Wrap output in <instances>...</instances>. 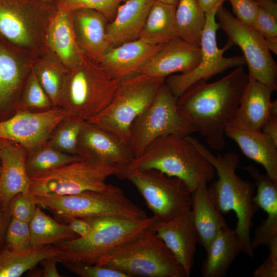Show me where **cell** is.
<instances>
[{"label":"cell","mask_w":277,"mask_h":277,"mask_svg":"<svg viewBox=\"0 0 277 277\" xmlns=\"http://www.w3.org/2000/svg\"><path fill=\"white\" fill-rule=\"evenodd\" d=\"M248 80L243 66H238L216 82H196L177 98L180 112L212 148L225 146V130L234 120Z\"/></svg>","instance_id":"1"},{"label":"cell","mask_w":277,"mask_h":277,"mask_svg":"<svg viewBox=\"0 0 277 277\" xmlns=\"http://www.w3.org/2000/svg\"><path fill=\"white\" fill-rule=\"evenodd\" d=\"M188 137L216 171L217 180L208 188L213 205L223 214L231 211L234 212L237 219L235 230L240 240L242 252L253 257L250 231L258 208L252 202L255 188L253 183L242 179L236 173L240 156L233 152L214 155L196 138L190 135Z\"/></svg>","instance_id":"2"},{"label":"cell","mask_w":277,"mask_h":277,"mask_svg":"<svg viewBox=\"0 0 277 277\" xmlns=\"http://www.w3.org/2000/svg\"><path fill=\"white\" fill-rule=\"evenodd\" d=\"M132 169L159 170L184 182L192 192L202 183L211 181L215 169L187 136L159 137L127 166Z\"/></svg>","instance_id":"3"},{"label":"cell","mask_w":277,"mask_h":277,"mask_svg":"<svg viewBox=\"0 0 277 277\" xmlns=\"http://www.w3.org/2000/svg\"><path fill=\"white\" fill-rule=\"evenodd\" d=\"M55 1L0 0V35L32 62L47 49L46 36Z\"/></svg>","instance_id":"4"},{"label":"cell","mask_w":277,"mask_h":277,"mask_svg":"<svg viewBox=\"0 0 277 277\" xmlns=\"http://www.w3.org/2000/svg\"><path fill=\"white\" fill-rule=\"evenodd\" d=\"M95 265L119 270L129 277H187L172 252L149 227L115 247Z\"/></svg>","instance_id":"5"},{"label":"cell","mask_w":277,"mask_h":277,"mask_svg":"<svg viewBox=\"0 0 277 277\" xmlns=\"http://www.w3.org/2000/svg\"><path fill=\"white\" fill-rule=\"evenodd\" d=\"M33 197L37 206L48 210L56 219L138 221L148 217L143 209L125 195L121 188L113 185L104 191L86 190L72 194Z\"/></svg>","instance_id":"6"},{"label":"cell","mask_w":277,"mask_h":277,"mask_svg":"<svg viewBox=\"0 0 277 277\" xmlns=\"http://www.w3.org/2000/svg\"><path fill=\"white\" fill-rule=\"evenodd\" d=\"M120 81L83 53L80 63L68 70L58 107L86 121L109 104Z\"/></svg>","instance_id":"7"},{"label":"cell","mask_w":277,"mask_h":277,"mask_svg":"<svg viewBox=\"0 0 277 277\" xmlns=\"http://www.w3.org/2000/svg\"><path fill=\"white\" fill-rule=\"evenodd\" d=\"M164 81L140 73L122 79L109 104L86 122L112 133L128 145L131 125L151 104Z\"/></svg>","instance_id":"8"},{"label":"cell","mask_w":277,"mask_h":277,"mask_svg":"<svg viewBox=\"0 0 277 277\" xmlns=\"http://www.w3.org/2000/svg\"><path fill=\"white\" fill-rule=\"evenodd\" d=\"M94 228L87 237L55 245L61 263L95 265L103 256L120 245L148 229L155 220L148 217L138 221L121 219L92 220Z\"/></svg>","instance_id":"9"},{"label":"cell","mask_w":277,"mask_h":277,"mask_svg":"<svg viewBox=\"0 0 277 277\" xmlns=\"http://www.w3.org/2000/svg\"><path fill=\"white\" fill-rule=\"evenodd\" d=\"M116 167L118 171L115 175L136 188L155 221L168 222L191 209V192L180 179L155 169Z\"/></svg>","instance_id":"10"},{"label":"cell","mask_w":277,"mask_h":277,"mask_svg":"<svg viewBox=\"0 0 277 277\" xmlns=\"http://www.w3.org/2000/svg\"><path fill=\"white\" fill-rule=\"evenodd\" d=\"M118 171L115 166L80 158L29 179V191L33 196L104 191L112 186L106 179Z\"/></svg>","instance_id":"11"},{"label":"cell","mask_w":277,"mask_h":277,"mask_svg":"<svg viewBox=\"0 0 277 277\" xmlns=\"http://www.w3.org/2000/svg\"><path fill=\"white\" fill-rule=\"evenodd\" d=\"M177 99L164 81L151 104L133 122L128 145L134 157L159 137L170 134L185 136L195 132L179 111Z\"/></svg>","instance_id":"12"},{"label":"cell","mask_w":277,"mask_h":277,"mask_svg":"<svg viewBox=\"0 0 277 277\" xmlns=\"http://www.w3.org/2000/svg\"><path fill=\"white\" fill-rule=\"evenodd\" d=\"M216 12L206 15V23L201 41V57L197 66L189 72L172 74L165 79V83L177 98L196 82H206L212 76L230 68L246 64L243 56L225 57L224 52L234 45L228 41L222 48H219L216 39L219 28L215 21Z\"/></svg>","instance_id":"13"},{"label":"cell","mask_w":277,"mask_h":277,"mask_svg":"<svg viewBox=\"0 0 277 277\" xmlns=\"http://www.w3.org/2000/svg\"><path fill=\"white\" fill-rule=\"evenodd\" d=\"M215 16L228 41L242 51L249 76L262 83L277 86V65L262 34L241 22L222 5L218 8Z\"/></svg>","instance_id":"14"},{"label":"cell","mask_w":277,"mask_h":277,"mask_svg":"<svg viewBox=\"0 0 277 277\" xmlns=\"http://www.w3.org/2000/svg\"><path fill=\"white\" fill-rule=\"evenodd\" d=\"M66 115V112L58 106L44 112L17 111L0 122V139L17 143L30 151L48 140Z\"/></svg>","instance_id":"15"},{"label":"cell","mask_w":277,"mask_h":277,"mask_svg":"<svg viewBox=\"0 0 277 277\" xmlns=\"http://www.w3.org/2000/svg\"><path fill=\"white\" fill-rule=\"evenodd\" d=\"M32 63L0 35V122L16 112Z\"/></svg>","instance_id":"16"},{"label":"cell","mask_w":277,"mask_h":277,"mask_svg":"<svg viewBox=\"0 0 277 277\" xmlns=\"http://www.w3.org/2000/svg\"><path fill=\"white\" fill-rule=\"evenodd\" d=\"M201 57L200 46L176 37L160 44L136 73L165 79L175 73L191 71Z\"/></svg>","instance_id":"17"},{"label":"cell","mask_w":277,"mask_h":277,"mask_svg":"<svg viewBox=\"0 0 277 277\" xmlns=\"http://www.w3.org/2000/svg\"><path fill=\"white\" fill-rule=\"evenodd\" d=\"M76 155L115 166H127L134 158L129 146L119 137L86 121L78 136Z\"/></svg>","instance_id":"18"},{"label":"cell","mask_w":277,"mask_h":277,"mask_svg":"<svg viewBox=\"0 0 277 277\" xmlns=\"http://www.w3.org/2000/svg\"><path fill=\"white\" fill-rule=\"evenodd\" d=\"M149 228L165 243L189 276L198 243L191 209L168 222L154 220Z\"/></svg>","instance_id":"19"},{"label":"cell","mask_w":277,"mask_h":277,"mask_svg":"<svg viewBox=\"0 0 277 277\" xmlns=\"http://www.w3.org/2000/svg\"><path fill=\"white\" fill-rule=\"evenodd\" d=\"M0 202L7 208L15 195L29 191L30 180L26 170L28 151L21 144L6 139H0Z\"/></svg>","instance_id":"20"},{"label":"cell","mask_w":277,"mask_h":277,"mask_svg":"<svg viewBox=\"0 0 277 277\" xmlns=\"http://www.w3.org/2000/svg\"><path fill=\"white\" fill-rule=\"evenodd\" d=\"M75 39L81 51L99 63L111 47L106 35V18L96 10L80 8L71 11Z\"/></svg>","instance_id":"21"},{"label":"cell","mask_w":277,"mask_h":277,"mask_svg":"<svg viewBox=\"0 0 277 277\" xmlns=\"http://www.w3.org/2000/svg\"><path fill=\"white\" fill-rule=\"evenodd\" d=\"M244 169L253 180L256 188L252 202L267 214L255 229L252 239L259 245H271L277 241V182L261 173L253 165Z\"/></svg>","instance_id":"22"},{"label":"cell","mask_w":277,"mask_h":277,"mask_svg":"<svg viewBox=\"0 0 277 277\" xmlns=\"http://www.w3.org/2000/svg\"><path fill=\"white\" fill-rule=\"evenodd\" d=\"M276 89L277 86L262 83L249 76L231 124L243 129L261 131L270 115L271 96Z\"/></svg>","instance_id":"23"},{"label":"cell","mask_w":277,"mask_h":277,"mask_svg":"<svg viewBox=\"0 0 277 277\" xmlns=\"http://www.w3.org/2000/svg\"><path fill=\"white\" fill-rule=\"evenodd\" d=\"M159 45H151L137 38L116 46H111L105 52L99 64L110 76L121 80L136 73Z\"/></svg>","instance_id":"24"},{"label":"cell","mask_w":277,"mask_h":277,"mask_svg":"<svg viewBox=\"0 0 277 277\" xmlns=\"http://www.w3.org/2000/svg\"><path fill=\"white\" fill-rule=\"evenodd\" d=\"M225 135L234 141L242 152L261 164L266 175L277 182V145L261 131L243 129L230 124Z\"/></svg>","instance_id":"25"},{"label":"cell","mask_w":277,"mask_h":277,"mask_svg":"<svg viewBox=\"0 0 277 277\" xmlns=\"http://www.w3.org/2000/svg\"><path fill=\"white\" fill-rule=\"evenodd\" d=\"M155 0H125L107 24L106 35L111 46L138 38Z\"/></svg>","instance_id":"26"},{"label":"cell","mask_w":277,"mask_h":277,"mask_svg":"<svg viewBox=\"0 0 277 277\" xmlns=\"http://www.w3.org/2000/svg\"><path fill=\"white\" fill-rule=\"evenodd\" d=\"M71 12L57 4V12L46 36L48 48L68 70L77 65L83 55L75 39Z\"/></svg>","instance_id":"27"},{"label":"cell","mask_w":277,"mask_h":277,"mask_svg":"<svg viewBox=\"0 0 277 277\" xmlns=\"http://www.w3.org/2000/svg\"><path fill=\"white\" fill-rule=\"evenodd\" d=\"M191 211L198 243L206 250L221 229L227 225L223 214L211 201L207 183H201L191 192Z\"/></svg>","instance_id":"28"},{"label":"cell","mask_w":277,"mask_h":277,"mask_svg":"<svg viewBox=\"0 0 277 277\" xmlns=\"http://www.w3.org/2000/svg\"><path fill=\"white\" fill-rule=\"evenodd\" d=\"M202 263L201 273L203 277H223L240 252H242L240 240L235 229L228 225L219 232L208 248Z\"/></svg>","instance_id":"29"},{"label":"cell","mask_w":277,"mask_h":277,"mask_svg":"<svg viewBox=\"0 0 277 277\" xmlns=\"http://www.w3.org/2000/svg\"><path fill=\"white\" fill-rule=\"evenodd\" d=\"M176 6L155 0L138 38L157 45L179 37L175 18Z\"/></svg>","instance_id":"30"},{"label":"cell","mask_w":277,"mask_h":277,"mask_svg":"<svg viewBox=\"0 0 277 277\" xmlns=\"http://www.w3.org/2000/svg\"><path fill=\"white\" fill-rule=\"evenodd\" d=\"M59 253L60 250L54 245L32 247L17 252L5 244L0 248V277H19L43 260L56 256Z\"/></svg>","instance_id":"31"},{"label":"cell","mask_w":277,"mask_h":277,"mask_svg":"<svg viewBox=\"0 0 277 277\" xmlns=\"http://www.w3.org/2000/svg\"><path fill=\"white\" fill-rule=\"evenodd\" d=\"M32 69L54 106H58L68 69L48 48L33 61Z\"/></svg>","instance_id":"32"},{"label":"cell","mask_w":277,"mask_h":277,"mask_svg":"<svg viewBox=\"0 0 277 277\" xmlns=\"http://www.w3.org/2000/svg\"><path fill=\"white\" fill-rule=\"evenodd\" d=\"M29 226L32 247L55 245L79 238L67 224L53 219L43 212L39 206H37Z\"/></svg>","instance_id":"33"},{"label":"cell","mask_w":277,"mask_h":277,"mask_svg":"<svg viewBox=\"0 0 277 277\" xmlns=\"http://www.w3.org/2000/svg\"><path fill=\"white\" fill-rule=\"evenodd\" d=\"M175 18L178 37L200 46L206 16L197 0H179Z\"/></svg>","instance_id":"34"},{"label":"cell","mask_w":277,"mask_h":277,"mask_svg":"<svg viewBox=\"0 0 277 277\" xmlns=\"http://www.w3.org/2000/svg\"><path fill=\"white\" fill-rule=\"evenodd\" d=\"M80 159L77 155L55 149L47 141L36 149L28 152L26 161V172L30 179Z\"/></svg>","instance_id":"35"},{"label":"cell","mask_w":277,"mask_h":277,"mask_svg":"<svg viewBox=\"0 0 277 277\" xmlns=\"http://www.w3.org/2000/svg\"><path fill=\"white\" fill-rule=\"evenodd\" d=\"M85 122L67 114L52 131L48 143L60 151L76 155L78 138Z\"/></svg>","instance_id":"36"},{"label":"cell","mask_w":277,"mask_h":277,"mask_svg":"<svg viewBox=\"0 0 277 277\" xmlns=\"http://www.w3.org/2000/svg\"><path fill=\"white\" fill-rule=\"evenodd\" d=\"M54 107L32 69L18 101L16 112H44Z\"/></svg>","instance_id":"37"},{"label":"cell","mask_w":277,"mask_h":277,"mask_svg":"<svg viewBox=\"0 0 277 277\" xmlns=\"http://www.w3.org/2000/svg\"><path fill=\"white\" fill-rule=\"evenodd\" d=\"M5 245L17 252L31 248L29 223L11 218L6 230Z\"/></svg>","instance_id":"38"},{"label":"cell","mask_w":277,"mask_h":277,"mask_svg":"<svg viewBox=\"0 0 277 277\" xmlns=\"http://www.w3.org/2000/svg\"><path fill=\"white\" fill-rule=\"evenodd\" d=\"M125 0H55L58 5L72 11L90 9L101 13L108 21L114 18L121 3Z\"/></svg>","instance_id":"39"},{"label":"cell","mask_w":277,"mask_h":277,"mask_svg":"<svg viewBox=\"0 0 277 277\" xmlns=\"http://www.w3.org/2000/svg\"><path fill=\"white\" fill-rule=\"evenodd\" d=\"M37 205L30 192H20L10 201L7 209L11 218L29 223Z\"/></svg>","instance_id":"40"},{"label":"cell","mask_w":277,"mask_h":277,"mask_svg":"<svg viewBox=\"0 0 277 277\" xmlns=\"http://www.w3.org/2000/svg\"><path fill=\"white\" fill-rule=\"evenodd\" d=\"M63 266L81 277H129L119 270L97 265L64 263Z\"/></svg>","instance_id":"41"},{"label":"cell","mask_w":277,"mask_h":277,"mask_svg":"<svg viewBox=\"0 0 277 277\" xmlns=\"http://www.w3.org/2000/svg\"><path fill=\"white\" fill-rule=\"evenodd\" d=\"M236 18L244 24L252 27L259 6L254 0H228Z\"/></svg>","instance_id":"42"},{"label":"cell","mask_w":277,"mask_h":277,"mask_svg":"<svg viewBox=\"0 0 277 277\" xmlns=\"http://www.w3.org/2000/svg\"><path fill=\"white\" fill-rule=\"evenodd\" d=\"M252 27L264 38L277 37V18L260 7Z\"/></svg>","instance_id":"43"},{"label":"cell","mask_w":277,"mask_h":277,"mask_svg":"<svg viewBox=\"0 0 277 277\" xmlns=\"http://www.w3.org/2000/svg\"><path fill=\"white\" fill-rule=\"evenodd\" d=\"M61 223L67 224L70 229L80 238L88 236L94 228L92 220L80 217H67L57 219Z\"/></svg>","instance_id":"44"},{"label":"cell","mask_w":277,"mask_h":277,"mask_svg":"<svg viewBox=\"0 0 277 277\" xmlns=\"http://www.w3.org/2000/svg\"><path fill=\"white\" fill-rule=\"evenodd\" d=\"M254 277L277 276V251H269L265 261L253 272Z\"/></svg>","instance_id":"45"},{"label":"cell","mask_w":277,"mask_h":277,"mask_svg":"<svg viewBox=\"0 0 277 277\" xmlns=\"http://www.w3.org/2000/svg\"><path fill=\"white\" fill-rule=\"evenodd\" d=\"M58 262L55 256H51L43 260L40 263L43 266L42 269V277H61L56 268Z\"/></svg>","instance_id":"46"},{"label":"cell","mask_w":277,"mask_h":277,"mask_svg":"<svg viewBox=\"0 0 277 277\" xmlns=\"http://www.w3.org/2000/svg\"><path fill=\"white\" fill-rule=\"evenodd\" d=\"M11 217L7 208H5L0 202V248L5 244V235Z\"/></svg>","instance_id":"47"},{"label":"cell","mask_w":277,"mask_h":277,"mask_svg":"<svg viewBox=\"0 0 277 277\" xmlns=\"http://www.w3.org/2000/svg\"><path fill=\"white\" fill-rule=\"evenodd\" d=\"M261 131L277 145V116L270 115Z\"/></svg>","instance_id":"48"},{"label":"cell","mask_w":277,"mask_h":277,"mask_svg":"<svg viewBox=\"0 0 277 277\" xmlns=\"http://www.w3.org/2000/svg\"><path fill=\"white\" fill-rule=\"evenodd\" d=\"M226 0H197L205 15L216 12L219 7Z\"/></svg>","instance_id":"49"},{"label":"cell","mask_w":277,"mask_h":277,"mask_svg":"<svg viewBox=\"0 0 277 277\" xmlns=\"http://www.w3.org/2000/svg\"><path fill=\"white\" fill-rule=\"evenodd\" d=\"M258 6L277 18V4L274 0H254Z\"/></svg>","instance_id":"50"},{"label":"cell","mask_w":277,"mask_h":277,"mask_svg":"<svg viewBox=\"0 0 277 277\" xmlns=\"http://www.w3.org/2000/svg\"><path fill=\"white\" fill-rule=\"evenodd\" d=\"M265 41L270 52L277 54V37L265 38Z\"/></svg>","instance_id":"51"},{"label":"cell","mask_w":277,"mask_h":277,"mask_svg":"<svg viewBox=\"0 0 277 277\" xmlns=\"http://www.w3.org/2000/svg\"><path fill=\"white\" fill-rule=\"evenodd\" d=\"M270 115L277 116V101L271 102L270 106Z\"/></svg>","instance_id":"52"},{"label":"cell","mask_w":277,"mask_h":277,"mask_svg":"<svg viewBox=\"0 0 277 277\" xmlns=\"http://www.w3.org/2000/svg\"><path fill=\"white\" fill-rule=\"evenodd\" d=\"M165 4L176 6L179 0H157Z\"/></svg>","instance_id":"53"},{"label":"cell","mask_w":277,"mask_h":277,"mask_svg":"<svg viewBox=\"0 0 277 277\" xmlns=\"http://www.w3.org/2000/svg\"><path fill=\"white\" fill-rule=\"evenodd\" d=\"M45 1H49V2L55 1V0H45Z\"/></svg>","instance_id":"54"},{"label":"cell","mask_w":277,"mask_h":277,"mask_svg":"<svg viewBox=\"0 0 277 277\" xmlns=\"http://www.w3.org/2000/svg\"><path fill=\"white\" fill-rule=\"evenodd\" d=\"M0 151H1V147H0ZM1 172V165H0V174Z\"/></svg>","instance_id":"55"}]
</instances>
